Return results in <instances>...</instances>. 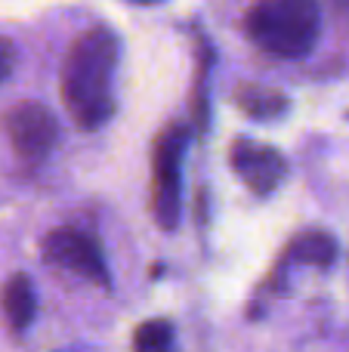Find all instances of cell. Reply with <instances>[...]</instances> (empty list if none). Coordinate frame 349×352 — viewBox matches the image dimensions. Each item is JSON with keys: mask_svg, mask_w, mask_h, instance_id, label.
Wrapping results in <instances>:
<instances>
[{"mask_svg": "<svg viewBox=\"0 0 349 352\" xmlns=\"http://www.w3.org/2000/svg\"><path fill=\"white\" fill-rule=\"evenodd\" d=\"M3 133L12 152L25 164H41L59 140V124L53 111L41 102H16L3 115Z\"/></svg>", "mask_w": 349, "mask_h": 352, "instance_id": "277c9868", "label": "cell"}, {"mask_svg": "<svg viewBox=\"0 0 349 352\" xmlns=\"http://www.w3.org/2000/svg\"><path fill=\"white\" fill-rule=\"evenodd\" d=\"M136 3H158V0H136Z\"/></svg>", "mask_w": 349, "mask_h": 352, "instance_id": "4fadbf2b", "label": "cell"}, {"mask_svg": "<svg viewBox=\"0 0 349 352\" xmlns=\"http://www.w3.org/2000/svg\"><path fill=\"white\" fill-rule=\"evenodd\" d=\"M291 256L300 263H309V266H331L334 256H337V244L325 232H306L294 241Z\"/></svg>", "mask_w": 349, "mask_h": 352, "instance_id": "9c48e42d", "label": "cell"}, {"mask_svg": "<svg viewBox=\"0 0 349 352\" xmlns=\"http://www.w3.org/2000/svg\"><path fill=\"white\" fill-rule=\"evenodd\" d=\"M232 170L241 176L247 188L254 195H269L278 188V182L284 179V164L282 152H275L272 146H263V142H247V140H238L232 146Z\"/></svg>", "mask_w": 349, "mask_h": 352, "instance_id": "8992f818", "label": "cell"}, {"mask_svg": "<svg viewBox=\"0 0 349 352\" xmlns=\"http://www.w3.org/2000/svg\"><path fill=\"white\" fill-rule=\"evenodd\" d=\"M121 41L111 28L96 25L68 47L59 74V96L80 130H102L115 115V78Z\"/></svg>", "mask_w": 349, "mask_h": 352, "instance_id": "6da1fadb", "label": "cell"}, {"mask_svg": "<svg viewBox=\"0 0 349 352\" xmlns=\"http://www.w3.org/2000/svg\"><path fill=\"white\" fill-rule=\"evenodd\" d=\"M43 260L53 263V266L65 269L71 275L93 281V285L109 287V269H105V256L99 250V244L93 241L87 232L71 229V226H62L53 229L41 244Z\"/></svg>", "mask_w": 349, "mask_h": 352, "instance_id": "5b68a950", "label": "cell"}, {"mask_svg": "<svg viewBox=\"0 0 349 352\" xmlns=\"http://www.w3.org/2000/svg\"><path fill=\"white\" fill-rule=\"evenodd\" d=\"M247 37L275 59H303L322 31L319 0H257L247 10Z\"/></svg>", "mask_w": 349, "mask_h": 352, "instance_id": "7a4b0ae2", "label": "cell"}, {"mask_svg": "<svg viewBox=\"0 0 349 352\" xmlns=\"http://www.w3.org/2000/svg\"><path fill=\"white\" fill-rule=\"evenodd\" d=\"M12 65H16V47H12V41L0 37V84L10 78Z\"/></svg>", "mask_w": 349, "mask_h": 352, "instance_id": "8fae6325", "label": "cell"}, {"mask_svg": "<svg viewBox=\"0 0 349 352\" xmlns=\"http://www.w3.org/2000/svg\"><path fill=\"white\" fill-rule=\"evenodd\" d=\"M331 6L340 19H349V0H331Z\"/></svg>", "mask_w": 349, "mask_h": 352, "instance_id": "7c38bea8", "label": "cell"}, {"mask_svg": "<svg viewBox=\"0 0 349 352\" xmlns=\"http://www.w3.org/2000/svg\"><path fill=\"white\" fill-rule=\"evenodd\" d=\"M0 303H3V316L10 322L12 331H25L34 322V309H37V297H34V285H31L28 275L16 272L10 281L3 285L0 294Z\"/></svg>", "mask_w": 349, "mask_h": 352, "instance_id": "52a82bcc", "label": "cell"}, {"mask_svg": "<svg viewBox=\"0 0 349 352\" xmlns=\"http://www.w3.org/2000/svg\"><path fill=\"white\" fill-rule=\"evenodd\" d=\"M235 102H238L241 111H247L251 118H260V121H269V118H278L282 111H288V99L278 90H269V87H238L235 90Z\"/></svg>", "mask_w": 349, "mask_h": 352, "instance_id": "ba28073f", "label": "cell"}, {"mask_svg": "<svg viewBox=\"0 0 349 352\" xmlns=\"http://www.w3.org/2000/svg\"><path fill=\"white\" fill-rule=\"evenodd\" d=\"M133 352H177L173 324L167 322V318L142 322L133 334Z\"/></svg>", "mask_w": 349, "mask_h": 352, "instance_id": "30bf717a", "label": "cell"}, {"mask_svg": "<svg viewBox=\"0 0 349 352\" xmlns=\"http://www.w3.org/2000/svg\"><path fill=\"white\" fill-rule=\"evenodd\" d=\"M189 130L170 124L161 130L152 148V210L161 229H177L179 223V186H183V152Z\"/></svg>", "mask_w": 349, "mask_h": 352, "instance_id": "3957f363", "label": "cell"}]
</instances>
